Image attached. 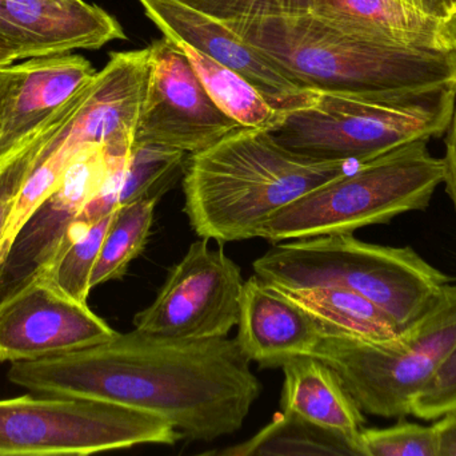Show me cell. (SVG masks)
Masks as SVG:
<instances>
[{
  "instance_id": "6da1fadb",
  "label": "cell",
  "mask_w": 456,
  "mask_h": 456,
  "mask_svg": "<svg viewBox=\"0 0 456 456\" xmlns=\"http://www.w3.org/2000/svg\"><path fill=\"white\" fill-rule=\"evenodd\" d=\"M236 339H174L134 329L63 355L11 363L8 380L48 396L96 399L167 420L182 438L240 430L262 386Z\"/></svg>"
},
{
  "instance_id": "7a4b0ae2",
  "label": "cell",
  "mask_w": 456,
  "mask_h": 456,
  "mask_svg": "<svg viewBox=\"0 0 456 456\" xmlns=\"http://www.w3.org/2000/svg\"><path fill=\"white\" fill-rule=\"evenodd\" d=\"M361 163L297 154L265 129H238L187 161L184 211L200 238L260 237L279 211Z\"/></svg>"
},
{
  "instance_id": "3957f363",
  "label": "cell",
  "mask_w": 456,
  "mask_h": 456,
  "mask_svg": "<svg viewBox=\"0 0 456 456\" xmlns=\"http://www.w3.org/2000/svg\"><path fill=\"white\" fill-rule=\"evenodd\" d=\"M226 24L311 90L406 93L456 86V50L374 42L305 13H270Z\"/></svg>"
},
{
  "instance_id": "277c9868",
  "label": "cell",
  "mask_w": 456,
  "mask_h": 456,
  "mask_svg": "<svg viewBox=\"0 0 456 456\" xmlns=\"http://www.w3.org/2000/svg\"><path fill=\"white\" fill-rule=\"evenodd\" d=\"M456 86L406 93L319 91L307 106L284 112L271 136L318 160L366 161L446 134Z\"/></svg>"
},
{
  "instance_id": "5b68a950",
  "label": "cell",
  "mask_w": 456,
  "mask_h": 456,
  "mask_svg": "<svg viewBox=\"0 0 456 456\" xmlns=\"http://www.w3.org/2000/svg\"><path fill=\"white\" fill-rule=\"evenodd\" d=\"M254 272L286 288L345 286L371 300L401 329L415 323L450 284L414 249L364 243L353 233L275 243L255 260Z\"/></svg>"
},
{
  "instance_id": "8992f818",
  "label": "cell",
  "mask_w": 456,
  "mask_h": 456,
  "mask_svg": "<svg viewBox=\"0 0 456 456\" xmlns=\"http://www.w3.org/2000/svg\"><path fill=\"white\" fill-rule=\"evenodd\" d=\"M444 184V163L428 141L412 142L337 177L279 211L260 237L271 243L342 235L425 211Z\"/></svg>"
},
{
  "instance_id": "52a82bcc",
  "label": "cell",
  "mask_w": 456,
  "mask_h": 456,
  "mask_svg": "<svg viewBox=\"0 0 456 456\" xmlns=\"http://www.w3.org/2000/svg\"><path fill=\"white\" fill-rule=\"evenodd\" d=\"M456 343V286L447 284L433 305L385 342L322 334L313 355L339 377L364 414L406 418Z\"/></svg>"
},
{
  "instance_id": "ba28073f",
  "label": "cell",
  "mask_w": 456,
  "mask_h": 456,
  "mask_svg": "<svg viewBox=\"0 0 456 456\" xmlns=\"http://www.w3.org/2000/svg\"><path fill=\"white\" fill-rule=\"evenodd\" d=\"M181 439L163 418L110 402L48 395L0 401V456L90 455Z\"/></svg>"
},
{
  "instance_id": "9c48e42d",
  "label": "cell",
  "mask_w": 456,
  "mask_h": 456,
  "mask_svg": "<svg viewBox=\"0 0 456 456\" xmlns=\"http://www.w3.org/2000/svg\"><path fill=\"white\" fill-rule=\"evenodd\" d=\"M208 241L192 243L174 265L157 299L134 318L136 329L208 340L227 337L238 326L246 280L224 249L210 248Z\"/></svg>"
},
{
  "instance_id": "30bf717a",
  "label": "cell",
  "mask_w": 456,
  "mask_h": 456,
  "mask_svg": "<svg viewBox=\"0 0 456 456\" xmlns=\"http://www.w3.org/2000/svg\"><path fill=\"white\" fill-rule=\"evenodd\" d=\"M130 152L93 144L77 153L55 190L16 233L0 262V304L50 270L74 222Z\"/></svg>"
},
{
  "instance_id": "8fae6325",
  "label": "cell",
  "mask_w": 456,
  "mask_h": 456,
  "mask_svg": "<svg viewBox=\"0 0 456 456\" xmlns=\"http://www.w3.org/2000/svg\"><path fill=\"white\" fill-rule=\"evenodd\" d=\"M151 53V74L134 144L195 154L243 128L216 106L170 37L152 43Z\"/></svg>"
},
{
  "instance_id": "7c38bea8",
  "label": "cell",
  "mask_w": 456,
  "mask_h": 456,
  "mask_svg": "<svg viewBox=\"0 0 456 456\" xmlns=\"http://www.w3.org/2000/svg\"><path fill=\"white\" fill-rule=\"evenodd\" d=\"M117 335L88 304L69 299L45 278L0 304V361L63 355Z\"/></svg>"
},
{
  "instance_id": "4fadbf2b",
  "label": "cell",
  "mask_w": 456,
  "mask_h": 456,
  "mask_svg": "<svg viewBox=\"0 0 456 456\" xmlns=\"http://www.w3.org/2000/svg\"><path fill=\"white\" fill-rule=\"evenodd\" d=\"M146 15L165 34L197 48L246 78L276 110L294 112L315 99L316 90L295 82L262 51L241 39L224 21L175 0H141Z\"/></svg>"
},
{
  "instance_id": "5bb4252c",
  "label": "cell",
  "mask_w": 456,
  "mask_h": 456,
  "mask_svg": "<svg viewBox=\"0 0 456 456\" xmlns=\"http://www.w3.org/2000/svg\"><path fill=\"white\" fill-rule=\"evenodd\" d=\"M96 72L71 53L0 66V158L35 136Z\"/></svg>"
},
{
  "instance_id": "9a60e30c",
  "label": "cell",
  "mask_w": 456,
  "mask_h": 456,
  "mask_svg": "<svg viewBox=\"0 0 456 456\" xmlns=\"http://www.w3.org/2000/svg\"><path fill=\"white\" fill-rule=\"evenodd\" d=\"M0 37L28 59L98 50L126 35L114 16L85 0H0Z\"/></svg>"
},
{
  "instance_id": "2e32d148",
  "label": "cell",
  "mask_w": 456,
  "mask_h": 456,
  "mask_svg": "<svg viewBox=\"0 0 456 456\" xmlns=\"http://www.w3.org/2000/svg\"><path fill=\"white\" fill-rule=\"evenodd\" d=\"M276 13L315 16L347 34L402 47L456 50V16L426 15L399 0H275Z\"/></svg>"
},
{
  "instance_id": "e0dca14e",
  "label": "cell",
  "mask_w": 456,
  "mask_h": 456,
  "mask_svg": "<svg viewBox=\"0 0 456 456\" xmlns=\"http://www.w3.org/2000/svg\"><path fill=\"white\" fill-rule=\"evenodd\" d=\"M238 327L241 352L260 369H281L292 359L313 355L322 336L305 310L257 275L244 281Z\"/></svg>"
},
{
  "instance_id": "ac0fdd59",
  "label": "cell",
  "mask_w": 456,
  "mask_h": 456,
  "mask_svg": "<svg viewBox=\"0 0 456 456\" xmlns=\"http://www.w3.org/2000/svg\"><path fill=\"white\" fill-rule=\"evenodd\" d=\"M281 409L351 438H359L363 412L338 375L315 356H299L281 367Z\"/></svg>"
},
{
  "instance_id": "d6986e66",
  "label": "cell",
  "mask_w": 456,
  "mask_h": 456,
  "mask_svg": "<svg viewBox=\"0 0 456 456\" xmlns=\"http://www.w3.org/2000/svg\"><path fill=\"white\" fill-rule=\"evenodd\" d=\"M186 155L157 145L134 144L128 157L86 206L79 221H95L136 201H159L186 169Z\"/></svg>"
},
{
  "instance_id": "ffe728a7",
  "label": "cell",
  "mask_w": 456,
  "mask_h": 456,
  "mask_svg": "<svg viewBox=\"0 0 456 456\" xmlns=\"http://www.w3.org/2000/svg\"><path fill=\"white\" fill-rule=\"evenodd\" d=\"M278 288L318 323L322 334L346 335L372 342H385L401 334L398 324L385 311L345 286Z\"/></svg>"
},
{
  "instance_id": "44dd1931",
  "label": "cell",
  "mask_w": 456,
  "mask_h": 456,
  "mask_svg": "<svg viewBox=\"0 0 456 456\" xmlns=\"http://www.w3.org/2000/svg\"><path fill=\"white\" fill-rule=\"evenodd\" d=\"M216 456H363L359 438L315 425L291 411L275 414L256 435L240 444L206 452Z\"/></svg>"
},
{
  "instance_id": "7402d4cb",
  "label": "cell",
  "mask_w": 456,
  "mask_h": 456,
  "mask_svg": "<svg viewBox=\"0 0 456 456\" xmlns=\"http://www.w3.org/2000/svg\"><path fill=\"white\" fill-rule=\"evenodd\" d=\"M170 39L181 48L203 87L224 114L243 128L268 130L279 122L281 112H276L246 78L187 43Z\"/></svg>"
},
{
  "instance_id": "603a6c76",
  "label": "cell",
  "mask_w": 456,
  "mask_h": 456,
  "mask_svg": "<svg viewBox=\"0 0 456 456\" xmlns=\"http://www.w3.org/2000/svg\"><path fill=\"white\" fill-rule=\"evenodd\" d=\"M118 211L95 221L74 222L53 267L43 278L75 302L87 304L91 278L101 254L107 230Z\"/></svg>"
},
{
  "instance_id": "cb8c5ba5",
  "label": "cell",
  "mask_w": 456,
  "mask_h": 456,
  "mask_svg": "<svg viewBox=\"0 0 456 456\" xmlns=\"http://www.w3.org/2000/svg\"><path fill=\"white\" fill-rule=\"evenodd\" d=\"M158 200H141L118 209L102 245L91 288L122 278L143 252L154 224Z\"/></svg>"
},
{
  "instance_id": "d4e9b609",
  "label": "cell",
  "mask_w": 456,
  "mask_h": 456,
  "mask_svg": "<svg viewBox=\"0 0 456 456\" xmlns=\"http://www.w3.org/2000/svg\"><path fill=\"white\" fill-rule=\"evenodd\" d=\"M359 446L363 456H436L433 426L399 422L387 428H362Z\"/></svg>"
},
{
  "instance_id": "484cf974",
  "label": "cell",
  "mask_w": 456,
  "mask_h": 456,
  "mask_svg": "<svg viewBox=\"0 0 456 456\" xmlns=\"http://www.w3.org/2000/svg\"><path fill=\"white\" fill-rule=\"evenodd\" d=\"M456 410V343L412 404L411 415L436 420Z\"/></svg>"
},
{
  "instance_id": "4316f807",
  "label": "cell",
  "mask_w": 456,
  "mask_h": 456,
  "mask_svg": "<svg viewBox=\"0 0 456 456\" xmlns=\"http://www.w3.org/2000/svg\"><path fill=\"white\" fill-rule=\"evenodd\" d=\"M31 173V163L21 147L0 158V249L16 201Z\"/></svg>"
},
{
  "instance_id": "83f0119b",
  "label": "cell",
  "mask_w": 456,
  "mask_h": 456,
  "mask_svg": "<svg viewBox=\"0 0 456 456\" xmlns=\"http://www.w3.org/2000/svg\"><path fill=\"white\" fill-rule=\"evenodd\" d=\"M175 2L224 23L276 13L275 0H175Z\"/></svg>"
},
{
  "instance_id": "f1b7e54d",
  "label": "cell",
  "mask_w": 456,
  "mask_h": 456,
  "mask_svg": "<svg viewBox=\"0 0 456 456\" xmlns=\"http://www.w3.org/2000/svg\"><path fill=\"white\" fill-rule=\"evenodd\" d=\"M444 145H446V150H444V157L442 158L444 184L446 185L447 195L456 211V107L446 130Z\"/></svg>"
},
{
  "instance_id": "f546056e",
  "label": "cell",
  "mask_w": 456,
  "mask_h": 456,
  "mask_svg": "<svg viewBox=\"0 0 456 456\" xmlns=\"http://www.w3.org/2000/svg\"><path fill=\"white\" fill-rule=\"evenodd\" d=\"M433 427L436 456H456V410L436 419Z\"/></svg>"
},
{
  "instance_id": "4dcf8cb0",
  "label": "cell",
  "mask_w": 456,
  "mask_h": 456,
  "mask_svg": "<svg viewBox=\"0 0 456 456\" xmlns=\"http://www.w3.org/2000/svg\"><path fill=\"white\" fill-rule=\"evenodd\" d=\"M426 15L434 16L439 19L454 18L452 0H399Z\"/></svg>"
},
{
  "instance_id": "1f68e13d",
  "label": "cell",
  "mask_w": 456,
  "mask_h": 456,
  "mask_svg": "<svg viewBox=\"0 0 456 456\" xmlns=\"http://www.w3.org/2000/svg\"><path fill=\"white\" fill-rule=\"evenodd\" d=\"M15 61H19L18 54L13 50L12 46L0 37V66L13 63Z\"/></svg>"
},
{
  "instance_id": "d6a6232c",
  "label": "cell",
  "mask_w": 456,
  "mask_h": 456,
  "mask_svg": "<svg viewBox=\"0 0 456 456\" xmlns=\"http://www.w3.org/2000/svg\"><path fill=\"white\" fill-rule=\"evenodd\" d=\"M452 11H454V15H456V0H452Z\"/></svg>"
}]
</instances>
